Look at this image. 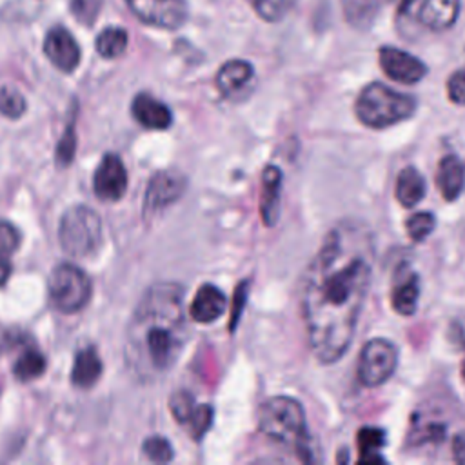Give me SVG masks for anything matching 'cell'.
Returning <instances> with one entry per match:
<instances>
[{
	"label": "cell",
	"mask_w": 465,
	"mask_h": 465,
	"mask_svg": "<svg viewBox=\"0 0 465 465\" xmlns=\"http://www.w3.org/2000/svg\"><path fill=\"white\" fill-rule=\"evenodd\" d=\"M358 445V463H385V458L380 454L385 445V430L380 427H361L356 436Z\"/></svg>",
	"instance_id": "23"
},
{
	"label": "cell",
	"mask_w": 465,
	"mask_h": 465,
	"mask_svg": "<svg viewBox=\"0 0 465 465\" xmlns=\"http://www.w3.org/2000/svg\"><path fill=\"white\" fill-rule=\"evenodd\" d=\"M133 118L145 129L163 131L173 124L171 109L149 93H138L131 104Z\"/></svg>",
	"instance_id": "14"
},
{
	"label": "cell",
	"mask_w": 465,
	"mask_h": 465,
	"mask_svg": "<svg viewBox=\"0 0 465 465\" xmlns=\"http://www.w3.org/2000/svg\"><path fill=\"white\" fill-rule=\"evenodd\" d=\"M102 374V360L94 347L80 349L74 356L73 371H71V381L73 385L80 389L93 387Z\"/></svg>",
	"instance_id": "19"
},
{
	"label": "cell",
	"mask_w": 465,
	"mask_h": 465,
	"mask_svg": "<svg viewBox=\"0 0 465 465\" xmlns=\"http://www.w3.org/2000/svg\"><path fill=\"white\" fill-rule=\"evenodd\" d=\"M225 307H227L225 294L216 285L203 283L196 291V296H194V300L191 303L189 312H191V318L194 322L211 323V322L218 320L225 312Z\"/></svg>",
	"instance_id": "16"
},
{
	"label": "cell",
	"mask_w": 465,
	"mask_h": 465,
	"mask_svg": "<svg viewBox=\"0 0 465 465\" xmlns=\"http://www.w3.org/2000/svg\"><path fill=\"white\" fill-rule=\"evenodd\" d=\"M196 401L187 391H176L169 400V409L180 425H187L196 411Z\"/></svg>",
	"instance_id": "29"
},
{
	"label": "cell",
	"mask_w": 465,
	"mask_h": 465,
	"mask_svg": "<svg viewBox=\"0 0 465 465\" xmlns=\"http://www.w3.org/2000/svg\"><path fill=\"white\" fill-rule=\"evenodd\" d=\"M378 60H380L381 71L392 82H398V84L412 85L423 80L427 74V65L420 58L398 47H391V45L380 47Z\"/></svg>",
	"instance_id": "10"
},
{
	"label": "cell",
	"mask_w": 465,
	"mask_h": 465,
	"mask_svg": "<svg viewBox=\"0 0 465 465\" xmlns=\"http://www.w3.org/2000/svg\"><path fill=\"white\" fill-rule=\"evenodd\" d=\"M436 185L447 202H454L465 189V167L456 154H447L436 169Z\"/></svg>",
	"instance_id": "17"
},
{
	"label": "cell",
	"mask_w": 465,
	"mask_h": 465,
	"mask_svg": "<svg viewBox=\"0 0 465 465\" xmlns=\"http://www.w3.org/2000/svg\"><path fill=\"white\" fill-rule=\"evenodd\" d=\"M385 0H341V11L354 29H369Z\"/></svg>",
	"instance_id": "22"
},
{
	"label": "cell",
	"mask_w": 465,
	"mask_h": 465,
	"mask_svg": "<svg viewBox=\"0 0 465 465\" xmlns=\"http://www.w3.org/2000/svg\"><path fill=\"white\" fill-rule=\"evenodd\" d=\"M62 249L73 258L91 256L102 243V220L87 205L69 207L58 227Z\"/></svg>",
	"instance_id": "5"
},
{
	"label": "cell",
	"mask_w": 465,
	"mask_h": 465,
	"mask_svg": "<svg viewBox=\"0 0 465 465\" xmlns=\"http://www.w3.org/2000/svg\"><path fill=\"white\" fill-rule=\"evenodd\" d=\"M102 7V0H71V13L82 24H91Z\"/></svg>",
	"instance_id": "34"
},
{
	"label": "cell",
	"mask_w": 465,
	"mask_h": 465,
	"mask_svg": "<svg viewBox=\"0 0 465 465\" xmlns=\"http://www.w3.org/2000/svg\"><path fill=\"white\" fill-rule=\"evenodd\" d=\"M74 151H76V134H74V125L69 124L62 140L58 142V147H56V162L58 165H69L73 156H74Z\"/></svg>",
	"instance_id": "33"
},
{
	"label": "cell",
	"mask_w": 465,
	"mask_h": 465,
	"mask_svg": "<svg viewBox=\"0 0 465 465\" xmlns=\"http://www.w3.org/2000/svg\"><path fill=\"white\" fill-rule=\"evenodd\" d=\"M143 454L153 460V461H158V463H165V461H171L173 456H174V450H173V445L169 443V440L162 438V436H149L143 445Z\"/></svg>",
	"instance_id": "31"
},
{
	"label": "cell",
	"mask_w": 465,
	"mask_h": 465,
	"mask_svg": "<svg viewBox=\"0 0 465 465\" xmlns=\"http://www.w3.org/2000/svg\"><path fill=\"white\" fill-rule=\"evenodd\" d=\"M418 4V0H398L396 7V16L398 24H405V20H411L412 16V7Z\"/></svg>",
	"instance_id": "38"
},
{
	"label": "cell",
	"mask_w": 465,
	"mask_h": 465,
	"mask_svg": "<svg viewBox=\"0 0 465 465\" xmlns=\"http://www.w3.org/2000/svg\"><path fill=\"white\" fill-rule=\"evenodd\" d=\"M127 49V31L116 25L105 27L96 36V51L104 58H118Z\"/></svg>",
	"instance_id": "25"
},
{
	"label": "cell",
	"mask_w": 465,
	"mask_h": 465,
	"mask_svg": "<svg viewBox=\"0 0 465 465\" xmlns=\"http://www.w3.org/2000/svg\"><path fill=\"white\" fill-rule=\"evenodd\" d=\"M282 196V171L276 165H267L262 174V200L260 213L265 225H274L280 216Z\"/></svg>",
	"instance_id": "18"
},
{
	"label": "cell",
	"mask_w": 465,
	"mask_h": 465,
	"mask_svg": "<svg viewBox=\"0 0 465 465\" xmlns=\"http://www.w3.org/2000/svg\"><path fill=\"white\" fill-rule=\"evenodd\" d=\"M187 340L183 287L174 282L151 285L129 320L125 358L140 378L167 372L182 354Z\"/></svg>",
	"instance_id": "2"
},
{
	"label": "cell",
	"mask_w": 465,
	"mask_h": 465,
	"mask_svg": "<svg viewBox=\"0 0 465 465\" xmlns=\"http://www.w3.org/2000/svg\"><path fill=\"white\" fill-rule=\"evenodd\" d=\"M254 69L245 60H229L216 73V87L223 94H232L251 82Z\"/></svg>",
	"instance_id": "21"
},
{
	"label": "cell",
	"mask_w": 465,
	"mask_h": 465,
	"mask_svg": "<svg viewBox=\"0 0 465 465\" xmlns=\"http://www.w3.org/2000/svg\"><path fill=\"white\" fill-rule=\"evenodd\" d=\"M133 15L145 25L178 29L189 15L187 0H125Z\"/></svg>",
	"instance_id": "8"
},
{
	"label": "cell",
	"mask_w": 465,
	"mask_h": 465,
	"mask_svg": "<svg viewBox=\"0 0 465 465\" xmlns=\"http://www.w3.org/2000/svg\"><path fill=\"white\" fill-rule=\"evenodd\" d=\"M398 349L387 338H371L360 351L356 374L361 385L378 387L383 385L396 371Z\"/></svg>",
	"instance_id": "7"
},
{
	"label": "cell",
	"mask_w": 465,
	"mask_h": 465,
	"mask_svg": "<svg viewBox=\"0 0 465 465\" xmlns=\"http://www.w3.org/2000/svg\"><path fill=\"white\" fill-rule=\"evenodd\" d=\"M0 113L11 120L20 118L25 113V98L11 85L0 89Z\"/></svg>",
	"instance_id": "30"
},
{
	"label": "cell",
	"mask_w": 465,
	"mask_h": 465,
	"mask_svg": "<svg viewBox=\"0 0 465 465\" xmlns=\"http://www.w3.org/2000/svg\"><path fill=\"white\" fill-rule=\"evenodd\" d=\"M247 285L249 282H242L238 287H236V292H234V307H232V312H231V331H234L236 323H238V318L242 314V309H243V303H245V298H247Z\"/></svg>",
	"instance_id": "36"
},
{
	"label": "cell",
	"mask_w": 465,
	"mask_h": 465,
	"mask_svg": "<svg viewBox=\"0 0 465 465\" xmlns=\"http://www.w3.org/2000/svg\"><path fill=\"white\" fill-rule=\"evenodd\" d=\"M213 425V407L207 403H202L196 407L191 421L185 425L193 440H202L203 434L211 429Z\"/></svg>",
	"instance_id": "32"
},
{
	"label": "cell",
	"mask_w": 465,
	"mask_h": 465,
	"mask_svg": "<svg viewBox=\"0 0 465 465\" xmlns=\"http://www.w3.org/2000/svg\"><path fill=\"white\" fill-rule=\"evenodd\" d=\"M418 102L412 94L396 91L381 82L367 84L356 102L354 113L360 124L369 129H387L414 114Z\"/></svg>",
	"instance_id": "4"
},
{
	"label": "cell",
	"mask_w": 465,
	"mask_h": 465,
	"mask_svg": "<svg viewBox=\"0 0 465 465\" xmlns=\"http://www.w3.org/2000/svg\"><path fill=\"white\" fill-rule=\"evenodd\" d=\"M45 371V358L40 351L36 349H27L24 354L16 360L13 367V374L20 381H29L38 378Z\"/></svg>",
	"instance_id": "26"
},
{
	"label": "cell",
	"mask_w": 465,
	"mask_h": 465,
	"mask_svg": "<svg viewBox=\"0 0 465 465\" xmlns=\"http://www.w3.org/2000/svg\"><path fill=\"white\" fill-rule=\"evenodd\" d=\"M461 376H463V380H465V360H463V363H461Z\"/></svg>",
	"instance_id": "39"
},
{
	"label": "cell",
	"mask_w": 465,
	"mask_h": 465,
	"mask_svg": "<svg viewBox=\"0 0 465 465\" xmlns=\"http://www.w3.org/2000/svg\"><path fill=\"white\" fill-rule=\"evenodd\" d=\"M452 458L456 463L465 465V430L452 438Z\"/></svg>",
	"instance_id": "37"
},
{
	"label": "cell",
	"mask_w": 465,
	"mask_h": 465,
	"mask_svg": "<svg viewBox=\"0 0 465 465\" xmlns=\"http://www.w3.org/2000/svg\"><path fill=\"white\" fill-rule=\"evenodd\" d=\"M20 245V232L18 229L9 223L0 220V285H4L9 280L11 274V258L16 252Z\"/></svg>",
	"instance_id": "24"
},
{
	"label": "cell",
	"mask_w": 465,
	"mask_h": 465,
	"mask_svg": "<svg viewBox=\"0 0 465 465\" xmlns=\"http://www.w3.org/2000/svg\"><path fill=\"white\" fill-rule=\"evenodd\" d=\"M374 267L372 231L341 220L325 234L302 280V316L314 358L336 363L352 343Z\"/></svg>",
	"instance_id": "1"
},
{
	"label": "cell",
	"mask_w": 465,
	"mask_h": 465,
	"mask_svg": "<svg viewBox=\"0 0 465 465\" xmlns=\"http://www.w3.org/2000/svg\"><path fill=\"white\" fill-rule=\"evenodd\" d=\"M420 276L409 265H403L396 272V282L391 291V305L401 316H411L418 309L420 300Z\"/></svg>",
	"instance_id": "13"
},
{
	"label": "cell",
	"mask_w": 465,
	"mask_h": 465,
	"mask_svg": "<svg viewBox=\"0 0 465 465\" xmlns=\"http://www.w3.org/2000/svg\"><path fill=\"white\" fill-rule=\"evenodd\" d=\"M460 15V0H423L418 9V20L430 31H447Z\"/></svg>",
	"instance_id": "15"
},
{
	"label": "cell",
	"mask_w": 465,
	"mask_h": 465,
	"mask_svg": "<svg viewBox=\"0 0 465 465\" xmlns=\"http://www.w3.org/2000/svg\"><path fill=\"white\" fill-rule=\"evenodd\" d=\"M434 227H436V216L430 211L414 213L405 222L407 234L412 242H423L427 236H430Z\"/></svg>",
	"instance_id": "28"
},
{
	"label": "cell",
	"mask_w": 465,
	"mask_h": 465,
	"mask_svg": "<svg viewBox=\"0 0 465 465\" xmlns=\"http://www.w3.org/2000/svg\"><path fill=\"white\" fill-rule=\"evenodd\" d=\"M394 196L403 207H414L416 203H420L425 196L423 174L412 165L403 167L396 178Z\"/></svg>",
	"instance_id": "20"
},
{
	"label": "cell",
	"mask_w": 465,
	"mask_h": 465,
	"mask_svg": "<svg viewBox=\"0 0 465 465\" xmlns=\"http://www.w3.org/2000/svg\"><path fill=\"white\" fill-rule=\"evenodd\" d=\"M245 2L265 22H280L292 11L296 4V0H245Z\"/></svg>",
	"instance_id": "27"
},
{
	"label": "cell",
	"mask_w": 465,
	"mask_h": 465,
	"mask_svg": "<svg viewBox=\"0 0 465 465\" xmlns=\"http://www.w3.org/2000/svg\"><path fill=\"white\" fill-rule=\"evenodd\" d=\"M125 189H127V169L122 158L114 153L104 154L93 176L94 194L100 200L116 202L124 196Z\"/></svg>",
	"instance_id": "11"
},
{
	"label": "cell",
	"mask_w": 465,
	"mask_h": 465,
	"mask_svg": "<svg viewBox=\"0 0 465 465\" xmlns=\"http://www.w3.org/2000/svg\"><path fill=\"white\" fill-rule=\"evenodd\" d=\"M187 180L182 173L167 169L158 171L147 183L143 198V214H156L162 209L173 205L185 193Z\"/></svg>",
	"instance_id": "9"
},
{
	"label": "cell",
	"mask_w": 465,
	"mask_h": 465,
	"mask_svg": "<svg viewBox=\"0 0 465 465\" xmlns=\"http://www.w3.org/2000/svg\"><path fill=\"white\" fill-rule=\"evenodd\" d=\"M44 53L49 62L64 73L74 71L82 56L74 36L62 25H54L47 31L44 40Z\"/></svg>",
	"instance_id": "12"
},
{
	"label": "cell",
	"mask_w": 465,
	"mask_h": 465,
	"mask_svg": "<svg viewBox=\"0 0 465 465\" xmlns=\"http://www.w3.org/2000/svg\"><path fill=\"white\" fill-rule=\"evenodd\" d=\"M258 427L272 441L292 447L300 460L314 461L305 411L302 403L291 396H272L260 405Z\"/></svg>",
	"instance_id": "3"
},
{
	"label": "cell",
	"mask_w": 465,
	"mask_h": 465,
	"mask_svg": "<svg viewBox=\"0 0 465 465\" xmlns=\"http://www.w3.org/2000/svg\"><path fill=\"white\" fill-rule=\"evenodd\" d=\"M91 292V280L78 265L60 263L53 269L49 276V300L56 311L64 314L82 311L87 305Z\"/></svg>",
	"instance_id": "6"
},
{
	"label": "cell",
	"mask_w": 465,
	"mask_h": 465,
	"mask_svg": "<svg viewBox=\"0 0 465 465\" xmlns=\"http://www.w3.org/2000/svg\"><path fill=\"white\" fill-rule=\"evenodd\" d=\"M447 96L452 104L465 105V69H458L449 76Z\"/></svg>",
	"instance_id": "35"
}]
</instances>
